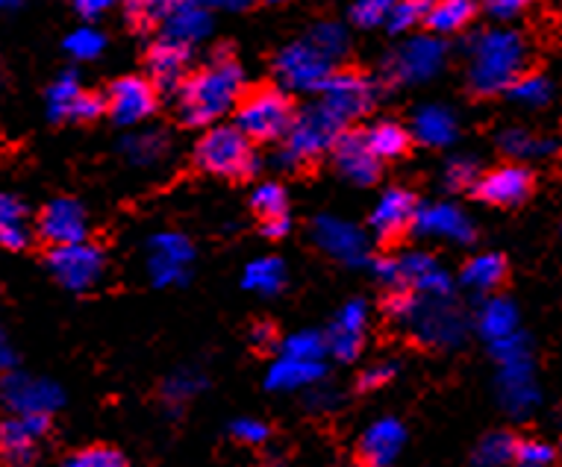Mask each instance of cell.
<instances>
[{"label":"cell","mask_w":562,"mask_h":467,"mask_svg":"<svg viewBox=\"0 0 562 467\" xmlns=\"http://www.w3.org/2000/svg\"><path fill=\"white\" fill-rule=\"evenodd\" d=\"M245 94V73L231 56V47H218L213 62L186 77L177 89V115L186 127H215V121L239 106Z\"/></svg>","instance_id":"1"},{"label":"cell","mask_w":562,"mask_h":467,"mask_svg":"<svg viewBox=\"0 0 562 467\" xmlns=\"http://www.w3.org/2000/svg\"><path fill=\"white\" fill-rule=\"evenodd\" d=\"M469 89L474 94H498L509 92L525 73L527 45L525 38L513 30H488L480 33L469 47Z\"/></svg>","instance_id":"2"},{"label":"cell","mask_w":562,"mask_h":467,"mask_svg":"<svg viewBox=\"0 0 562 467\" xmlns=\"http://www.w3.org/2000/svg\"><path fill=\"white\" fill-rule=\"evenodd\" d=\"M194 162L201 171L224 180H245L257 171L254 141L236 124H215L194 147Z\"/></svg>","instance_id":"3"},{"label":"cell","mask_w":562,"mask_h":467,"mask_svg":"<svg viewBox=\"0 0 562 467\" xmlns=\"http://www.w3.org/2000/svg\"><path fill=\"white\" fill-rule=\"evenodd\" d=\"M295 103L277 86H259L241 94L236 106V127L250 141H280L295 124Z\"/></svg>","instance_id":"4"},{"label":"cell","mask_w":562,"mask_h":467,"mask_svg":"<svg viewBox=\"0 0 562 467\" xmlns=\"http://www.w3.org/2000/svg\"><path fill=\"white\" fill-rule=\"evenodd\" d=\"M341 133H345V124L322 101L313 103V106H306L304 112L295 115V124L283 138L286 145L277 153V162L289 168L315 162L318 156L327 153L339 141Z\"/></svg>","instance_id":"5"},{"label":"cell","mask_w":562,"mask_h":467,"mask_svg":"<svg viewBox=\"0 0 562 467\" xmlns=\"http://www.w3.org/2000/svg\"><path fill=\"white\" fill-rule=\"evenodd\" d=\"M371 267H374V276L380 283L395 288V292H413L422 294V297H448V292H451V280L442 271V265L427 253L378 259Z\"/></svg>","instance_id":"6"},{"label":"cell","mask_w":562,"mask_h":467,"mask_svg":"<svg viewBox=\"0 0 562 467\" xmlns=\"http://www.w3.org/2000/svg\"><path fill=\"white\" fill-rule=\"evenodd\" d=\"M274 68L280 83L292 92H318L333 73V59H327L310 38H301L277 54Z\"/></svg>","instance_id":"7"},{"label":"cell","mask_w":562,"mask_h":467,"mask_svg":"<svg viewBox=\"0 0 562 467\" xmlns=\"http://www.w3.org/2000/svg\"><path fill=\"white\" fill-rule=\"evenodd\" d=\"M318 94H322L324 106H327L341 124H348V121L353 118H362V115L374 106V101H378V89H374V83H371L369 77L360 71H348V68L333 71L322 83Z\"/></svg>","instance_id":"8"},{"label":"cell","mask_w":562,"mask_h":467,"mask_svg":"<svg viewBox=\"0 0 562 467\" xmlns=\"http://www.w3.org/2000/svg\"><path fill=\"white\" fill-rule=\"evenodd\" d=\"M47 267L50 274L71 292H89L103 280L106 271V259L103 250L80 241V244H68V248H50L47 253Z\"/></svg>","instance_id":"9"},{"label":"cell","mask_w":562,"mask_h":467,"mask_svg":"<svg viewBox=\"0 0 562 467\" xmlns=\"http://www.w3.org/2000/svg\"><path fill=\"white\" fill-rule=\"evenodd\" d=\"M445 62V45L434 36H415L392 50L386 59V77L392 83H425Z\"/></svg>","instance_id":"10"},{"label":"cell","mask_w":562,"mask_h":467,"mask_svg":"<svg viewBox=\"0 0 562 467\" xmlns=\"http://www.w3.org/2000/svg\"><path fill=\"white\" fill-rule=\"evenodd\" d=\"M404 327H413L418 339L439 348L457 344L465 332V321L451 303H445V297H422V294H415V306Z\"/></svg>","instance_id":"11"},{"label":"cell","mask_w":562,"mask_h":467,"mask_svg":"<svg viewBox=\"0 0 562 467\" xmlns=\"http://www.w3.org/2000/svg\"><path fill=\"white\" fill-rule=\"evenodd\" d=\"M50 421L42 414H12L0 421V462L7 467H30L38 456V441Z\"/></svg>","instance_id":"12"},{"label":"cell","mask_w":562,"mask_h":467,"mask_svg":"<svg viewBox=\"0 0 562 467\" xmlns=\"http://www.w3.org/2000/svg\"><path fill=\"white\" fill-rule=\"evenodd\" d=\"M103 101L119 127H136L157 112V89L145 77H121Z\"/></svg>","instance_id":"13"},{"label":"cell","mask_w":562,"mask_h":467,"mask_svg":"<svg viewBox=\"0 0 562 467\" xmlns=\"http://www.w3.org/2000/svg\"><path fill=\"white\" fill-rule=\"evenodd\" d=\"M194 248L180 232H159L148 244V274L154 285H180L189 276Z\"/></svg>","instance_id":"14"},{"label":"cell","mask_w":562,"mask_h":467,"mask_svg":"<svg viewBox=\"0 0 562 467\" xmlns=\"http://www.w3.org/2000/svg\"><path fill=\"white\" fill-rule=\"evenodd\" d=\"M38 239L47 241L50 248H68V244H80L86 241L89 232V220L86 209L71 197H56L38 212L36 220Z\"/></svg>","instance_id":"15"},{"label":"cell","mask_w":562,"mask_h":467,"mask_svg":"<svg viewBox=\"0 0 562 467\" xmlns=\"http://www.w3.org/2000/svg\"><path fill=\"white\" fill-rule=\"evenodd\" d=\"M313 239L327 257L348 262V265H362L369 259V239L362 236V229H357L348 220L322 215L315 220Z\"/></svg>","instance_id":"16"},{"label":"cell","mask_w":562,"mask_h":467,"mask_svg":"<svg viewBox=\"0 0 562 467\" xmlns=\"http://www.w3.org/2000/svg\"><path fill=\"white\" fill-rule=\"evenodd\" d=\"M530 192H533V174L525 166H501L480 176L474 185V194L480 201L488 206H501V209L525 203Z\"/></svg>","instance_id":"17"},{"label":"cell","mask_w":562,"mask_h":467,"mask_svg":"<svg viewBox=\"0 0 562 467\" xmlns=\"http://www.w3.org/2000/svg\"><path fill=\"white\" fill-rule=\"evenodd\" d=\"M415 215H418V201L406 189H386L380 194L378 206L371 212V229L380 241H395L413 229Z\"/></svg>","instance_id":"18"},{"label":"cell","mask_w":562,"mask_h":467,"mask_svg":"<svg viewBox=\"0 0 562 467\" xmlns=\"http://www.w3.org/2000/svg\"><path fill=\"white\" fill-rule=\"evenodd\" d=\"M413 229L418 236L427 239L457 241V244H469L474 239V227L465 218V212L453 203H430V206H418Z\"/></svg>","instance_id":"19"},{"label":"cell","mask_w":562,"mask_h":467,"mask_svg":"<svg viewBox=\"0 0 562 467\" xmlns=\"http://www.w3.org/2000/svg\"><path fill=\"white\" fill-rule=\"evenodd\" d=\"M366 330H369V309H366V303H348V306L336 315V321L330 323L327 335H324V341H327V353L339 358V362L357 358L362 350V341H366Z\"/></svg>","instance_id":"20"},{"label":"cell","mask_w":562,"mask_h":467,"mask_svg":"<svg viewBox=\"0 0 562 467\" xmlns=\"http://www.w3.org/2000/svg\"><path fill=\"white\" fill-rule=\"evenodd\" d=\"M333 159H336L339 174L353 185H374L380 180L383 162L371 153L362 133H341L339 141L333 145Z\"/></svg>","instance_id":"21"},{"label":"cell","mask_w":562,"mask_h":467,"mask_svg":"<svg viewBox=\"0 0 562 467\" xmlns=\"http://www.w3.org/2000/svg\"><path fill=\"white\" fill-rule=\"evenodd\" d=\"M189 45L175 42V38H159L157 45L148 50V73L154 89H166V92H177L189 77Z\"/></svg>","instance_id":"22"},{"label":"cell","mask_w":562,"mask_h":467,"mask_svg":"<svg viewBox=\"0 0 562 467\" xmlns=\"http://www.w3.org/2000/svg\"><path fill=\"white\" fill-rule=\"evenodd\" d=\"M406 444L404 423L395 418H380L362 432L360 438V462L366 467H389L395 465L401 449Z\"/></svg>","instance_id":"23"},{"label":"cell","mask_w":562,"mask_h":467,"mask_svg":"<svg viewBox=\"0 0 562 467\" xmlns=\"http://www.w3.org/2000/svg\"><path fill=\"white\" fill-rule=\"evenodd\" d=\"M3 397L15 414H42V418H50V412L63 400L54 383L30 379V376H10L3 383Z\"/></svg>","instance_id":"24"},{"label":"cell","mask_w":562,"mask_h":467,"mask_svg":"<svg viewBox=\"0 0 562 467\" xmlns=\"http://www.w3.org/2000/svg\"><path fill=\"white\" fill-rule=\"evenodd\" d=\"M324 362H306V358L280 356L268 367L266 385L271 391H297V388H313L322 383Z\"/></svg>","instance_id":"25"},{"label":"cell","mask_w":562,"mask_h":467,"mask_svg":"<svg viewBox=\"0 0 562 467\" xmlns=\"http://www.w3.org/2000/svg\"><path fill=\"white\" fill-rule=\"evenodd\" d=\"M166 36L175 38V42H183V45H192L198 38H203L213 27V19L210 12L203 10L201 3L194 0H175L171 3V12L166 15Z\"/></svg>","instance_id":"26"},{"label":"cell","mask_w":562,"mask_h":467,"mask_svg":"<svg viewBox=\"0 0 562 467\" xmlns=\"http://www.w3.org/2000/svg\"><path fill=\"white\" fill-rule=\"evenodd\" d=\"M413 138L427 147H448L457 138V118L445 106H422L413 118Z\"/></svg>","instance_id":"27"},{"label":"cell","mask_w":562,"mask_h":467,"mask_svg":"<svg viewBox=\"0 0 562 467\" xmlns=\"http://www.w3.org/2000/svg\"><path fill=\"white\" fill-rule=\"evenodd\" d=\"M474 15H477L474 0H434L425 24L436 36H451V33H460V30L469 27Z\"/></svg>","instance_id":"28"},{"label":"cell","mask_w":562,"mask_h":467,"mask_svg":"<svg viewBox=\"0 0 562 467\" xmlns=\"http://www.w3.org/2000/svg\"><path fill=\"white\" fill-rule=\"evenodd\" d=\"M507 280V259L498 253H480L462 265V285L471 292H495Z\"/></svg>","instance_id":"29"},{"label":"cell","mask_w":562,"mask_h":467,"mask_svg":"<svg viewBox=\"0 0 562 467\" xmlns=\"http://www.w3.org/2000/svg\"><path fill=\"white\" fill-rule=\"evenodd\" d=\"M366 145L374 156H378L380 162H386V159H401V156L409 150V129L395 124V121H378L374 127H369L366 133Z\"/></svg>","instance_id":"30"},{"label":"cell","mask_w":562,"mask_h":467,"mask_svg":"<svg viewBox=\"0 0 562 467\" xmlns=\"http://www.w3.org/2000/svg\"><path fill=\"white\" fill-rule=\"evenodd\" d=\"M30 224L24 203L12 194H0V244L10 250H24L30 244Z\"/></svg>","instance_id":"31"},{"label":"cell","mask_w":562,"mask_h":467,"mask_svg":"<svg viewBox=\"0 0 562 467\" xmlns=\"http://www.w3.org/2000/svg\"><path fill=\"white\" fill-rule=\"evenodd\" d=\"M241 285L254 294H262V297H271V294L283 292L286 285V265L277 257H262L254 259L245 274H241Z\"/></svg>","instance_id":"32"},{"label":"cell","mask_w":562,"mask_h":467,"mask_svg":"<svg viewBox=\"0 0 562 467\" xmlns=\"http://www.w3.org/2000/svg\"><path fill=\"white\" fill-rule=\"evenodd\" d=\"M477 327H480V332H483L488 341H495V344L504 339H509V335H516L518 315H516V309H513V303L501 300V297L488 300L486 306L480 309Z\"/></svg>","instance_id":"33"},{"label":"cell","mask_w":562,"mask_h":467,"mask_svg":"<svg viewBox=\"0 0 562 467\" xmlns=\"http://www.w3.org/2000/svg\"><path fill=\"white\" fill-rule=\"evenodd\" d=\"M121 150H124V156L133 166H154V162H159L168 153V138L159 129H145L138 136L124 138Z\"/></svg>","instance_id":"34"},{"label":"cell","mask_w":562,"mask_h":467,"mask_svg":"<svg viewBox=\"0 0 562 467\" xmlns=\"http://www.w3.org/2000/svg\"><path fill=\"white\" fill-rule=\"evenodd\" d=\"M518 441L509 432H492L474 449V467H504L516 458Z\"/></svg>","instance_id":"35"},{"label":"cell","mask_w":562,"mask_h":467,"mask_svg":"<svg viewBox=\"0 0 562 467\" xmlns=\"http://www.w3.org/2000/svg\"><path fill=\"white\" fill-rule=\"evenodd\" d=\"M501 147H504V153H509L513 159H536V156H551L553 150H557V141L530 136L527 129H507V133L501 136Z\"/></svg>","instance_id":"36"},{"label":"cell","mask_w":562,"mask_h":467,"mask_svg":"<svg viewBox=\"0 0 562 467\" xmlns=\"http://www.w3.org/2000/svg\"><path fill=\"white\" fill-rule=\"evenodd\" d=\"M280 356L324 362V356H327V341H324V335H318V332L313 330L292 332V335L280 344Z\"/></svg>","instance_id":"37"},{"label":"cell","mask_w":562,"mask_h":467,"mask_svg":"<svg viewBox=\"0 0 562 467\" xmlns=\"http://www.w3.org/2000/svg\"><path fill=\"white\" fill-rule=\"evenodd\" d=\"M250 206L259 215V220L271 218H289V197L286 189L277 183H262L250 197Z\"/></svg>","instance_id":"38"},{"label":"cell","mask_w":562,"mask_h":467,"mask_svg":"<svg viewBox=\"0 0 562 467\" xmlns=\"http://www.w3.org/2000/svg\"><path fill=\"white\" fill-rule=\"evenodd\" d=\"M171 3L175 0H124V12H127V21L133 27L150 30L166 21Z\"/></svg>","instance_id":"39"},{"label":"cell","mask_w":562,"mask_h":467,"mask_svg":"<svg viewBox=\"0 0 562 467\" xmlns=\"http://www.w3.org/2000/svg\"><path fill=\"white\" fill-rule=\"evenodd\" d=\"M80 80H77L75 73H63L54 86H50V92H47V103H50V118L54 121H68V112L75 106V101L80 98Z\"/></svg>","instance_id":"40"},{"label":"cell","mask_w":562,"mask_h":467,"mask_svg":"<svg viewBox=\"0 0 562 467\" xmlns=\"http://www.w3.org/2000/svg\"><path fill=\"white\" fill-rule=\"evenodd\" d=\"M509 98L525 106H542L551 101V83L542 73H521L516 83L509 86Z\"/></svg>","instance_id":"41"},{"label":"cell","mask_w":562,"mask_h":467,"mask_svg":"<svg viewBox=\"0 0 562 467\" xmlns=\"http://www.w3.org/2000/svg\"><path fill=\"white\" fill-rule=\"evenodd\" d=\"M434 7V0H395V10L389 15L386 27L392 33H404L427 19V12Z\"/></svg>","instance_id":"42"},{"label":"cell","mask_w":562,"mask_h":467,"mask_svg":"<svg viewBox=\"0 0 562 467\" xmlns=\"http://www.w3.org/2000/svg\"><path fill=\"white\" fill-rule=\"evenodd\" d=\"M392 10H395V0H357L350 7V19L357 27H383V24H389Z\"/></svg>","instance_id":"43"},{"label":"cell","mask_w":562,"mask_h":467,"mask_svg":"<svg viewBox=\"0 0 562 467\" xmlns=\"http://www.w3.org/2000/svg\"><path fill=\"white\" fill-rule=\"evenodd\" d=\"M306 38H310L327 59H333V62L348 50V33H345L341 24H318Z\"/></svg>","instance_id":"44"},{"label":"cell","mask_w":562,"mask_h":467,"mask_svg":"<svg viewBox=\"0 0 562 467\" xmlns=\"http://www.w3.org/2000/svg\"><path fill=\"white\" fill-rule=\"evenodd\" d=\"M59 467H130L127 458L112 447H89L68 456Z\"/></svg>","instance_id":"45"},{"label":"cell","mask_w":562,"mask_h":467,"mask_svg":"<svg viewBox=\"0 0 562 467\" xmlns=\"http://www.w3.org/2000/svg\"><path fill=\"white\" fill-rule=\"evenodd\" d=\"M65 47H68V54L77 56V59H94V56L103 54V47H106V36H103L101 30L80 27V30H75L71 36H68Z\"/></svg>","instance_id":"46"},{"label":"cell","mask_w":562,"mask_h":467,"mask_svg":"<svg viewBox=\"0 0 562 467\" xmlns=\"http://www.w3.org/2000/svg\"><path fill=\"white\" fill-rule=\"evenodd\" d=\"M516 467H553L557 462V453H553L551 444H544V441L527 438L518 441L516 444Z\"/></svg>","instance_id":"47"},{"label":"cell","mask_w":562,"mask_h":467,"mask_svg":"<svg viewBox=\"0 0 562 467\" xmlns=\"http://www.w3.org/2000/svg\"><path fill=\"white\" fill-rule=\"evenodd\" d=\"M477 166H474V159L469 156H457L448 162L445 168V185L453 189V192H462V189H474L477 185Z\"/></svg>","instance_id":"48"},{"label":"cell","mask_w":562,"mask_h":467,"mask_svg":"<svg viewBox=\"0 0 562 467\" xmlns=\"http://www.w3.org/2000/svg\"><path fill=\"white\" fill-rule=\"evenodd\" d=\"M233 438L241 441V444H248V447H259V444H266L268 441V423L266 421H257V418H241L231 426Z\"/></svg>","instance_id":"49"},{"label":"cell","mask_w":562,"mask_h":467,"mask_svg":"<svg viewBox=\"0 0 562 467\" xmlns=\"http://www.w3.org/2000/svg\"><path fill=\"white\" fill-rule=\"evenodd\" d=\"M201 376L198 374H177L166 383V400L168 403H186L189 397L201 388Z\"/></svg>","instance_id":"50"},{"label":"cell","mask_w":562,"mask_h":467,"mask_svg":"<svg viewBox=\"0 0 562 467\" xmlns=\"http://www.w3.org/2000/svg\"><path fill=\"white\" fill-rule=\"evenodd\" d=\"M103 112H106V101H103L101 94L80 92V98H77L71 112H68V121H94L101 118Z\"/></svg>","instance_id":"51"},{"label":"cell","mask_w":562,"mask_h":467,"mask_svg":"<svg viewBox=\"0 0 562 467\" xmlns=\"http://www.w3.org/2000/svg\"><path fill=\"white\" fill-rule=\"evenodd\" d=\"M397 374V365L395 362H378V365H371L362 371L360 376V388L362 391H378L383 385H389L395 379Z\"/></svg>","instance_id":"52"},{"label":"cell","mask_w":562,"mask_h":467,"mask_svg":"<svg viewBox=\"0 0 562 467\" xmlns=\"http://www.w3.org/2000/svg\"><path fill=\"white\" fill-rule=\"evenodd\" d=\"M530 3H533V0H483V7H486L488 15L498 21H509L513 15H518V12H525Z\"/></svg>","instance_id":"53"},{"label":"cell","mask_w":562,"mask_h":467,"mask_svg":"<svg viewBox=\"0 0 562 467\" xmlns=\"http://www.w3.org/2000/svg\"><path fill=\"white\" fill-rule=\"evenodd\" d=\"M119 3H124V0H75L77 12L86 15V19H98V15L110 12L112 7H119Z\"/></svg>","instance_id":"54"},{"label":"cell","mask_w":562,"mask_h":467,"mask_svg":"<svg viewBox=\"0 0 562 467\" xmlns=\"http://www.w3.org/2000/svg\"><path fill=\"white\" fill-rule=\"evenodd\" d=\"M250 341H254L259 350L277 348L274 327H271V323H257V327H254V332H250Z\"/></svg>","instance_id":"55"},{"label":"cell","mask_w":562,"mask_h":467,"mask_svg":"<svg viewBox=\"0 0 562 467\" xmlns=\"http://www.w3.org/2000/svg\"><path fill=\"white\" fill-rule=\"evenodd\" d=\"M289 229H292V220H289V218L262 220V232H266L268 239H283Z\"/></svg>","instance_id":"56"},{"label":"cell","mask_w":562,"mask_h":467,"mask_svg":"<svg viewBox=\"0 0 562 467\" xmlns=\"http://www.w3.org/2000/svg\"><path fill=\"white\" fill-rule=\"evenodd\" d=\"M194 3H201L203 10H206V7H224V10H245L250 0H194Z\"/></svg>","instance_id":"57"},{"label":"cell","mask_w":562,"mask_h":467,"mask_svg":"<svg viewBox=\"0 0 562 467\" xmlns=\"http://www.w3.org/2000/svg\"><path fill=\"white\" fill-rule=\"evenodd\" d=\"M10 362H12L10 348H7V341H3V335H0V367H7Z\"/></svg>","instance_id":"58"},{"label":"cell","mask_w":562,"mask_h":467,"mask_svg":"<svg viewBox=\"0 0 562 467\" xmlns=\"http://www.w3.org/2000/svg\"><path fill=\"white\" fill-rule=\"evenodd\" d=\"M12 3H19V0H0V7H12Z\"/></svg>","instance_id":"59"},{"label":"cell","mask_w":562,"mask_h":467,"mask_svg":"<svg viewBox=\"0 0 562 467\" xmlns=\"http://www.w3.org/2000/svg\"><path fill=\"white\" fill-rule=\"evenodd\" d=\"M268 3H283V0H268Z\"/></svg>","instance_id":"60"}]
</instances>
